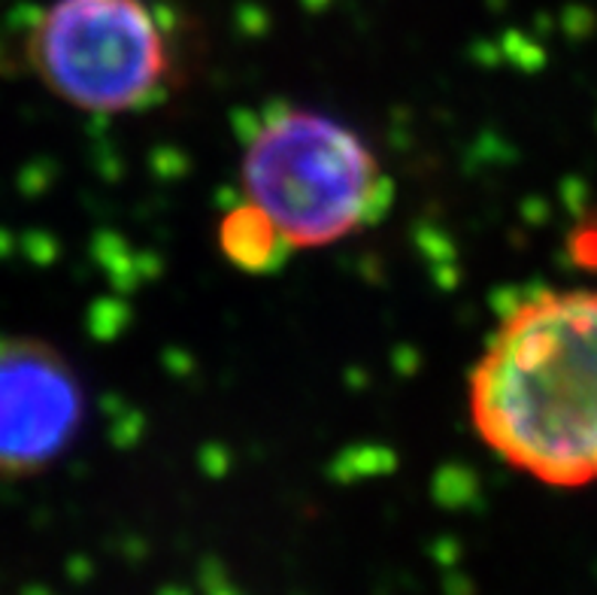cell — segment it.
I'll use <instances>...</instances> for the list:
<instances>
[{
    "mask_svg": "<svg viewBox=\"0 0 597 595\" xmlns=\"http://www.w3.org/2000/svg\"><path fill=\"white\" fill-rule=\"evenodd\" d=\"M470 419L515 471L597 483V292H540L510 310L470 374Z\"/></svg>",
    "mask_w": 597,
    "mask_h": 595,
    "instance_id": "obj_1",
    "label": "cell"
},
{
    "mask_svg": "<svg viewBox=\"0 0 597 595\" xmlns=\"http://www.w3.org/2000/svg\"><path fill=\"white\" fill-rule=\"evenodd\" d=\"M243 186L247 201L294 250L349 238L386 201V177L370 146L343 122L310 109H285L252 137Z\"/></svg>",
    "mask_w": 597,
    "mask_h": 595,
    "instance_id": "obj_2",
    "label": "cell"
},
{
    "mask_svg": "<svg viewBox=\"0 0 597 595\" xmlns=\"http://www.w3.org/2000/svg\"><path fill=\"white\" fill-rule=\"evenodd\" d=\"M40 80L85 113H128L165 92L167 36L146 0H59L31 36Z\"/></svg>",
    "mask_w": 597,
    "mask_h": 595,
    "instance_id": "obj_3",
    "label": "cell"
},
{
    "mask_svg": "<svg viewBox=\"0 0 597 595\" xmlns=\"http://www.w3.org/2000/svg\"><path fill=\"white\" fill-rule=\"evenodd\" d=\"M282 247V238L276 228L270 226V219L252 203L237 207L234 213L224 216L222 222V250L224 255L247 271H264L276 250Z\"/></svg>",
    "mask_w": 597,
    "mask_h": 595,
    "instance_id": "obj_5",
    "label": "cell"
},
{
    "mask_svg": "<svg viewBox=\"0 0 597 595\" xmlns=\"http://www.w3.org/2000/svg\"><path fill=\"white\" fill-rule=\"evenodd\" d=\"M83 386L59 349L0 337V474H34L71 447L83 426Z\"/></svg>",
    "mask_w": 597,
    "mask_h": 595,
    "instance_id": "obj_4",
    "label": "cell"
}]
</instances>
